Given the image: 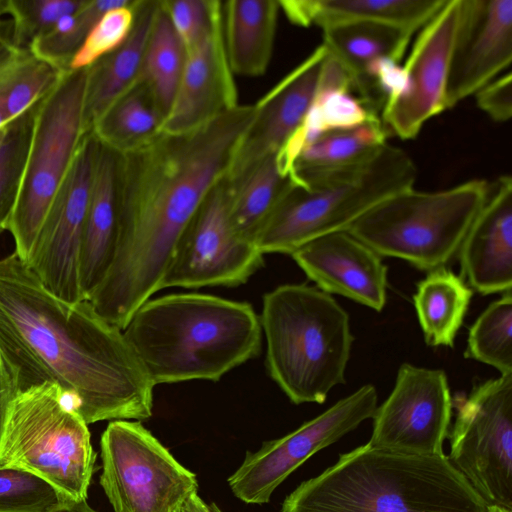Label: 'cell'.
I'll use <instances>...</instances> for the list:
<instances>
[{"label": "cell", "instance_id": "cell-44", "mask_svg": "<svg viewBox=\"0 0 512 512\" xmlns=\"http://www.w3.org/2000/svg\"><path fill=\"white\" fill-rule=\"evenodd\" d=\"M172 512H222L214 503L203 501L197 491L189 494Z\"/></svg>", "mask_w": 512, "mask_h": 512}, {"label": "cell", "instance_id": "cell-19", "mask_svg": "<svg viewBox=\"0 0 512 512\" xmlns=\"http://www.w3.org/2000/svg\"><path fill=\"white\" fill-rule=\"evenodd\" d=\"M326 49L321 44L256 104L255 117L225 178L234 182L277 154L304 119L316 93Z\"/></svg>", "mask_w": 512, "mask_h": 512}, {"label": "cell", "instance_id": "cell-40", "mask_svg": "<svg viewBox=\"0 0 512 512\" xmlns=\"http://www.w3.org/2000/svg\"><path fill=\"white\" fill-rule=\"evenodd\" d=\"M30 137L14 151L0 169V231L8 230L20 190Z\"/></svg>", "mask_w": 512, "mask_h": 512}, {"label": "cell", "instance_id": "cell-1", "mask_svg": "<svg viewBox=\"0 0 512 512\" xmlns=\"http://www.w3.org/2000/svg\"><path fill=\"white\" fill-rule=\"evenodd\" d=\"M256 114L238 105L184 133L160 132L118 153L117 238L111 265L88 301L121 330L162 281L199 206L230 170Z\"/></svg>", "mask_w": 512, "mask_h": 512}, {"label": "cell", "instance_id": "cell-18", "mask_svg": "<svg viewBox=\"0 0 512 512\" xmlns=\"http://www.w3.org/2000/svg\"><path fill=\"white\" fill-rule=\"evenodd\" d=\"M209 23L201 38L185 50V63L161 132L193 130L239 105L222 28V2L208 0Z\"/></svg>", "mask_w": 512, "mask_h": 512}, {"label": "cell", "instance_id": "cell-42", "mask_svg": "<svg viewBox=\"0 0 512 512\" xmlns=\"http://www.w3.org/2000/svg\"><path fill=\"white\" fill-rule=\"evenodd\" d=\"M37 104L0 127V169L14 151L30 137Z\"/></svg>", "mask_w": 512, "mask_h": 512}, {"label": "cell", "instance_id": "cell-27", "mask_svg": "<svg viewBox=\"0 0 512 512\" xmlns=\"http://www.w3.org/2000/svg\"><path fill=\"white\" fill-rule=\"evenodd\" d=\"M322 32V45L348 72L354 91L372 61L389 57L400 62L413 35L394 26L366 21L337 23Z\"/></svg>", "mask_w": 512, "mask_h": 512}, {"label": "cell", "instance_id": "cell-37", "mask_svg": "<svg viewBox=\"0 0 512 512\" xmlns=\"http://www.w3.org/2000/svg\"><path fill=\"white\" fill-rule=\"evenodd\" d=\"M85 1L9 0V16L15 44L29 48L35 39L52 30L61 17L76 13Z\"/></svg>", "mask_w": 512, "mask_h": 512}, {"label": "cell", "instance_id": "cell-4", "mask_svg": "<svg viewBox=\"0 0 512 512\" xmlns=\"http://www.w3.org/2000/svg\"><path fill=\"white\" fill-rule=\"evenodd\" d=\"M282 512H487L448 457L409 455L367 443L302 482Z\"/></svg>", "mask_w": 512, "mask_h": 512}, {"label": "cell", "instance_id": "cell-8", "mask_svg": "<svg viewBox=\"0 0 512 512\" xmlns=\"http://www.w3.org/2000/svg\"><path fill=\"white\" fill-rule=\"evenodd\" d=\"M62 390L45 382L20 390L0 448V467L43 478L70 501L87 499L96 453L88 424L66 407Z\"/></svg>", "mask_w": 512, "mask_h": 512}, {"label": "cell", "instance_id": "cell-21", "mask_svg": "<svg viewBox=\"0 0 512 512\" xmlns=\"http://www.w3.org/2000/svg\"><path fill=\"white\" fill-rule=\"evenodd\" d=\"M461 278L483 295L512 290V179L487 182L484 203L458 252Z\"/></svg>", "mask_w": 512, "mask_h": 512}, {"label": "cell", "instance_id": "cell-46", "mask_svg": "<svg viewBox=\"0 0 512 512\" xmlns=\"http://www.w3.org/2000/svg\"><path fill=\"white\" fill-rule=\"evenodd\" d=\"M487 512H512V509L499 505H487Z\"/></svg>", "mask_w": 512, "mask_h": 512}, {"label": "cell", "instance_id": "cell-33", "mask_svg": "<svg viewBox=\"0 0 512 512\" xmlns=\"http://www.w3.org/2000/svg\"><path fill=\"white\" fill-rule=\"evenodd\" d=\"M388 134L379 117L350 129L328 132L301 152L294 170L329 169L359 163L385 145Z\"/></svg>", "mask_w": 512, "mask_h": 512}, {"label": "cell", "instance_id": "cell-45", "mask_svg": "<svg viewBox=\"0 0 512 512\" xmlns=\"http://www.w3.org/2000/svg\"><path fill=\"white\" fill-rule=\"evenodd\" d=\"M55 512H97L89 506L86 500L73 501Z\"/></svg>", "mask_w": 512, "mask_h": 512}, {"label": "cell", "instance_id": "cell-20", "mask_svg": "<svg viewBox=\"0 0 512 512\" xmlns=\"http://www.w3.org/2000/svg\"><path fill=\"white\" fill-rule=\"evenodd\" d=\"M320 290L375 311L387 299V266L382 256L346 231L316 238L291 254Z\"/></svg>", "mask_w": 512, "mask_h": 512}, {"label": "cell", "instance_id": "cell-6", "mask_svg": "<svg viewBox=\"0 0 512 512\" xmlns=\"http://www.w3.org/2000/svg\"><path fill=\"white\" fill-rule=\"evenodd\" d=\"M260 318L271 379L296 404L326 401L345 383L354 337L349 315L328 293L285 284L266 293Z\"/></svg>", "mask_w": 512, "mask_h": 512}, {"label": "cell", "instance_id": "cell-29", "mask_svg": "<svg viewBox=\"0 0 512 512\" xmlns=\"http://www.w3.org/2000/svg\"><path fill=\"white\" fill-rule=\"evenodd\" d=\"M226 183L230 192L231 226L238 237L252 243L282 196L295 184L280 174L276 154L265 158L234 182Z\"/></svg>", "mask_w": 512, "mask_h": 512}, {"label": "cell", "instance_id": "cell-7", "mask_svg": "<svg viewBox=\"0 0 512 512\" xmlns=\"http://www.w3.org/2000/svg\"><path fill=\"white\" fill-rule=\"evenodd\" d=\"M487 182L472 179L433 192L404 190L370 209L346 232L380 256L428 272L444 267L458 255L484 203Z\"/></svg>", "mask_w": 512, "mask_h": 512}, {"label": "cell", "instance_id": "cell-2", "mask_svg": "<svg viewBox=\"0 0 512 512\" xmlns=\"http://www.w3.org/2000/svg\"><path fill=\"white\" fill-rule=\"evenodd\" d=\"M0 350L21 390L57 384L87 424L152 415L155 384L123 330L88 300L53 294L14 252L0 259Z\"/></svg>", "mask_w": 512, "mask_h": 512}, {"label": "cell", "instance_id": "cell-24", "mask_svg": "<svg viewBox=\"0 0 512 512\" xmlns=\"http://www.w3.org/2000/svg\"><path fill=\"white\" fill-rule=\"evenodd\" d=\"M159 1L136 0L133 28L124 43L86 68L83 125L91 132L96 121L142 74L145 51Z\"/></svg>", "mask_w": 512, "mask_h": 512}, {"label": "cell", "instance_id": "cell-3", "mask_svg": "<svg viewBox=\"0 0 512 512\" xmlns=\"http://www.w3.org/2000/svg\"><path fill=\"white\" fill-rule=\"evenodd\" d=\"M123 334L155 385L218 381L257 357L263 339L251 304L203 293L149 299Z\"/></svg>", "mask_w": 512, "mask_h": 512}, {"label": "cell", "instance_id": "cell-34", "mask_svg": "<svg viewBox=\"0 0 512 512\" xmlns=\"http://www.w3.org/2000/svg\"><path fill=\"white\" fill-rule=\"evenodd\" d=\"M465 358L492 366L500 375L512 373V290L492 302L468 334Z\"/></svg>", "mask_w": 512, "mask_h": 512}, {"label": "cell", "instance_id": "cell-30", "mask_svg": "<svg viewBox=\"0 0 512 512\" xmlns=\"http://www.w3.org/2000/svg\"><path fill=\"white\" fill-rule=\"evenodd\" d=\"M164 115L140 79L96 121L91 132L121 154L149 142L161 132Z\"/></svg>", "mask_w": 512, "mask_h": 512}, {"label": "cell", "instance_id": "cell-32", "mask_svg": "<svg viewBox=\"0 0 512 512\" xmlns=\"http://www.w3.org/2000/svg\"><path fill=\"white\" fill-rule=\"evenodd\" d=\"M185 56V47L162 1H159L145 51L141 79L164 118L175 98Z\"/></svg>", "mask_w": 512, "mask_h": 512}, {"label": "cell", "instance_id": "cell-39", "mask_svg": "<svg viewBox=\"0 0 512 512\" xmlns=\"http://www.w3.org/2000/svg\"><path fill=\"white\" fill-rule=\"evenodd\" d=\"M162 4L185 50L194 45L208 27V0H164Z\"/></svg>", "mask_w": 512, "mask_h": 512}, {"label": "cell", "instance_id": "cell-22", "mask_svg": "<svg viewBox=\"0 0 512 512\" xmlns=\"http://www.w3.org/2000/svg\"><path fill=\"white\" fill-rule=\"evenodd\" d=\"M353 82L344 67L327 52L322 62L313 101L298 128L276 154L280 174L295 178L301 152L322 135L362 125L378 115L352 95Z\"/></svg>", "mask_w": 512, "mask_h": 512}, {"label": "cell", "instance_id": "cell-28", "mask_svg": "<svg viewBox=\"0 0 512 512\" xmlns=\"http://www.w3.org/2000/svg\"><path fill=\"white\" fill-rule=\"evenodd\" d=\"M472 296L473 290L446 266L417 283L413 302L427 345L453 346Z\"/></svg>", "mask_w": 512, "mask_h": 512}, {"label": "cell", "instance_id": "cell-12", "mask_svg": "<svg viewBox=\"0 0 512 512\" xmlns=\"http://www.w3.org/2000/svg\"><path fill=\"white\" fill-rule=\"evenodd\" d=\"M224 180L207 194L182 234L162 289L244 284L263 265V253L234 232Z\"/></svg>", "mask_w": 512, "mask_h": 512}, {"label": "cell", "instance_id": "cell-14", "mask_svg": "<svg viewBox=\"0 0 512 512\" xmlns=\"http://www.w3.org/2000/svg\"><path fill=\"white\" fill-rule=\"evenodd\" d=\"M98 146L92 132L84 134L27 264L48 290L69 302L85 300L79 283V255Z\"/></svg>", "mask_w": 512, "mask_h": 512}, {"label": "cell", "instance_id": "cell-35", "mask_svg": "<svg viewBox=\"0 0 512 512\" xmlns=\"http://www.w3.org/2000/svg\"><path fill=\"white\" fill-rule=\"evenodd\" d=\"M71 502L36 474L0 467V512H55Z\"/></svg>", "mask_w": 512, "mask_h": 512}, {"label": "cell", "instance_id": "cell-9", "mask_svg": "<svg viewBox=\"0 0 512 512\" xmlns=\"http://www.w3.org/2000/svg\"><path fill=\"white\" fill-rule=\"evenodd\" d=\"M87 70H68L36 106L18 198L8 226L28 264L41 226L85 133Z\"/></svg>", "mask_w": 512, "mask_h": 512}, {"label": "cell", "instance_id": "cell-38", "mask_svg": "<svg viewBox=\"0 0 512 512\" xmlns=\"http://www.w3.org/2000/svg\"><path fill=\"white\" fill-rule=\"evenodd\" d=\"M130 2L129 0H86L77 12V26L71 33L64 36L45 34L35 39L29 48L37 56L64 70H69L72 56L81 46L94 24L106 12L125 6Z\"/></svg>", "mask_w": 512, "mask_h": 512}, {"label": "cell", "instance_id": "cell-15", "mask_svg": "<svg viewBox=\"0 0 512 512\" xmlns=\"http://www.w3.org/2000/svg\"><path fill=\"white\" fill-rule=\"evenodd\" d=\"M452 408L443 370L404 363L392 392L375 410L367 444L409 455H443Z\"/></svg>", "mask_w": 512, "mask_h": 512}, {"label": "cell", "instance_id": "cell-13", "mask_svg": "<svg viewBox=\"0 0 512 512\" xmlns=\"http://www.w3.org/2000/svg\"><path fill=\"white\" fill-rule=\"evenodd\" d=\"M377 402L376 388L363 385L293 432L247 452L228 478L234 495L249 504L269 502L274 490L308 458L372 418Z\"/></svg>", "mask_w": 512, "mask_h": 512}, {"label": "cell", "instance_id": "cell-5", "mask_svg": "<svg viewBox=\"0 0 512 512\" xmlns=\"http://www.w3.org/2000/svg\"><path fill=\"white\" fill-rule=\"evenodd\" d=\"M295 177L255 236L263 254L291 255L316 238L347 231L380 202L413 188L417 168L405 150L386 143L359 163L300 170Z\"/></svg>", "mask_w": 512, "mask_h": 512}, {"label": "cell", "instance_id": "cell-23", "mask_svg": "<svg viewBox=\"0 0 512 512\" xmlns=\"http://www.w3.org/2000/svg\"><path fill=\"white\" fill-rule=\"evenodd\" d=\"M118 153L99 142L79 255V283L88 300L105 277L117 238Z\"/></svg>", "mask_w": 512, "mask_h": 512}, {"label": "cell", "instance_id": "cell-17", "mask_svg": "<svg viewBox=\"0 0 512 512\" xmlns=\"http://www.w3.org/2000/svg\"><path fill=\"white\" fill-rule=\"evenodd\" d=\"M512 60V0H460L446 83V109L498 77Z\"/></svg>", "mask_w": 512, "mask_h": 512}, {"label": "cell", "instance_id": "cell-25", "mask_svg": "<svg viewBox=\"0 0 512 512\" xmlns=\"http://www.w3.org/2000/svg\"><path fill=\"white\" fill-rule=\"evenodd\" d=\"M280 10L297 26L321 29L342 22L366 21L410 33L421 29L446 0H278Z\"/></svg>", "mask_w": 512, "mask_h": 512}, {"label": "cell", "instance_id": "cell-11", "mask_svg": "<svg viewBox=\"0 0 512 512\" xmlns=\"http://www.w3.org/2000/svg\"><path fill=\"white\" fill-rule=\"evenodd\" d=\"M100 446V484L115 512H172L197 491L196 475L139 421L110 422Z\"/></svg>", "mask_w": 512, "mask_h": 512}, {"label": "cell", "instance_id": "cell-41", "mask_svg": "<svg viewBox=\"0 0 512 512\" xmlns=\"http://www.w3.org/2000/svg\"><path fill=\"white\" fill-rule=\"evenodd\" d=\"M512 76L496 77L474 95L478 107L496 122H506L512 115Z\"/></svg>", "mask_w": 512, "mask_h": 512}, {"label": "cell", "instance_id": "cell-26", "mask_svg": "<svg viewBox=\"0 0 512 512\" xmlns=\"http://www.w3.org/2000/svg\"><path fill=\"white\" fill-rule=\"evenodd\" d=\"M280 6L278 0L222 2L226 55L233 74L263 75L272 58Z\"/></svg>", "mask_w": 512, "mask_h": 512}, {"label": "cell", "instance_id": "cell-43", "mask_svg": "<svg viewBox=\"0 0 512 512\" xmlns=\"http://www.w3.org/2000/svg\"><path fill=\"white\" fill-rule=\"evenodd\" d=\"M20 390L18 371L0 350V448L13 402Z\"/></svg>", "mask_w": 512, "mask_h": 512}, {"label": "cell", "instance_id": "cell-16", "mask_svg": "<svg viewBox=\"0 0 512 512\" xmlns=\"http://www.w3.org/2000/svg\"><path fill=\"white\" fill-rule=\"evenodd\" d=\"M459 8L460 0H446L420 29L403 65V91L382 109L384 127L400 139L415 138L428 120L446 110V83Z\"/></svg>", "mask_w": 512, "mask_h": 512}, {"label": "cell", "instance_id": "cell-10", "mask_svg": "<svg viewBox=\"0 0 512 512\" xmlns=\"http://www.w3.org/2000/svg\"><path fill=\"white\" fill-rule=\"evenodd\" d=\"M448 460L487 505L512 509V373L452 399Z\"/></svg>", "mask_w": 512, "mask_h": 512}, {"label": "cell", "instance_id": "cell-36", "mask_svg": "<svg viewBox=\"0 0 512 512\" xmlns=\"http://www.w3.org/2000/svg\"><path fill=\"white\" fill-rule=\"evenodd\" d=\"M136 0L106 12L72 56L69 70L85 69L111 53L128 38L135 20Z\"/></svg>", "mask_w": 512, "mask_h": 512}, {"label": "cell", "instance_id": "cell-31", "mask_svg": "<svg viewBox=\"0 0 512 512\" xmlns=\"http://www.w3.org/2000/svg\"><path fill=\"white\" fill-rule=\"evenodd\" d=\"M67 71L17 47L0 64V108L9 121L49 94Z\"/></svg>", "mask_w": 512, "mask_h": 512}]
</instances>
